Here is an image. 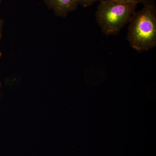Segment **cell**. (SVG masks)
<instances>
[{
  "label": "cell",
  "instance_id": "6",
  "mask_svg": "<svg viewBox=\"0 0 156 156\" xmlns=\"http://www.w3.org/2000/svg\"><path fill=\"white\" fill-rule=\"evenodd\" d=\"M3 25H4V21L2 19L0 18V41L2 36ZM1 56H2V52L0 50V57Z\"/></svg>",
  "mask_w": 156,
  "mask_h": 156
},
{
  "label": "cell",
  "instance_id": "8",
  "mask_svg": "<svg viewBox=\"0 0 156 156\" xmlns=\"http://www.w3.org/2000/svg\"><path fill=\"white\" fill-rule=\"evenodd\" d=\"M1 0H0V5H1Z\"/></svg>",
  "mask_w": 156,
  "mask_h": 156
},
{
  "label": "cell",
  "instance_id": "2",
  "mask_svg": "<svg viewBox=\"0 0 156 156\" xmlns=\"http://www.w3.org/2000/svg\"><path fill=\"white\" fill-rule=\"evenodd\" d=\"M95 12V18L104 34L117 35L131 20L137 4L101 0Z\"/></svg>",
  "mask_w": 156,
  "mask_h": 156
},
{
  "label": "cell",
  "instance_id": "3",
  "mask_svg": "<svg viewBox=\"0 0 156 156\" xmlns=\"http://www.w3.org/2000/svg\"><path fill=\"white\" fill-rule=\"evenodd\" d=\"M48 9L52 10L56 16L66 17L70 12L77 9V0H43Z\"/></svg>",
  "mask_w": 156,
  "mask_h": 156
},
{
  "label": "cell",
  "instance_id": "4",
  "mask_svg": "<svg viewBox=\"0 0 156 156\" xmlns=\"http://www.w3.org/2000/svg\"><path fill=\"white\" fill-rule=\"evenodd\" d=\"M101 0H77L79 5L83 6L86 8L93 5L94 3L97 2H100Z\"/></svg>",
  "mask_w": 156,
  "mask_h": 156
},
{
  "label": "cell",
  "instance_id": "1",
  "mask_svg": "<svg viewBox=\"0 0 156 156\" xmlns=\"http://www.w3.org/2000/svg\"><path fill=\"white\" fill-rule=\"evenodd\" d=\"M141 10L134 12L128 27L127 40L139 52L148 51L156 46V9L148 0Z\"/></svg>",
  "mask_w": 156,
  "mask_h": 156
},
{
  "label": "cell",
  "instance_id": "7",
  "mask_svg": "<svg viewBox=\"0 0 156 156\" xmlns=\"http://www.w3.org/2000/svg\"><path fill=\"white\" fill-rule=\"evenodd\" d=\"M1 83H0V89H1Z\"/></svg>",
  "mask_w": 156,
  "mask_h": 156
},
{
  "label": "cell",
  "instance_id": "5",
  "mask_svg": "<svg viewBox=\"0 0 156 156\" xmlns=\"http://www.w3.org/2000/svg\"><path fill=\"white\" fill-rule=\"evenodd\" d=\"M111 1H116L119 2L126 3H135L138 4L139 3L144 4L148 0H111Z\"/></svg>",
  "mask_w": 156,
  "mask_h": 156
}]
</instances>
